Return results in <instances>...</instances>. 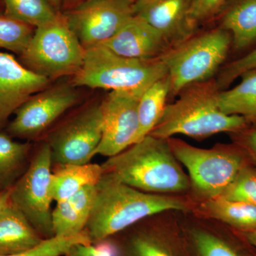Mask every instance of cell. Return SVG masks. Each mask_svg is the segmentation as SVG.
Masks as SVG:
<instances>
[{
  "mask_svg": "<svg viewBox=\"0 0 256 256\" xmlns=\"http://www.w3.org/2000/svg\"><path fill=\"white\" fill-rule=\"evenodd\" d=\"M186 202L169 195L146 193L104 173L85 232L98 245L148 217L168 210L186 212Z\"/></svg>",
  "mask_w": 256,
  "mask_h": 256,
  "instance_id": "cell-1",
  "label": "cell"
},
{
  "mask_svg": "<svg viewBox=\"0 0 256 256\" xmlns=\"http://www.w3.org/2000/svg\"><path fill=\"white\" fill-rule=\"evenodd\" d=\"M101 165L105 174L146 193H181L191 188L168 139L151 134Z\"/></svg>",
  "mask_w": 256,
  "mask_h": 256,
  "instance_id": "cell-2",
  "label": "cell"
},
{
  "mask_svg": "<svg viewBox=\"0 0 256 256\" xmlns=\"http://www.w3.org/2000/svg\"><path fill=\"white\" fill-rule=\"evenodd\" d=\"M218 92L216 82L210 80L185 88L178 100L166 104L159 122L149 134L162 139L180 134L206 138L240 130L247 120L222 112L218 106Z\"/></svg>",
  "mask_w": 256,
  "mask_h": 256,
  "instance_id": "cell-3",
  "label": "cell"
},
{
  "mask_svg": "<svg viewBox=\"0 0 256 256\" xmlns=\"http://www.w3.org/2000/svg\"><path fill=\"white\" fill-rule=\"evenodd\" d=\"M168 75V69L160 58H127L100 45L85 50L82 68L74 76L73 84L75 86L111 92H143Z\"/></svg>",
  "mask_w": 256,
  "mask_h": 256,
  "instance_id": "cell-4",
  "label": "cell"
},
{
  "mask_svg": "<svg viewBox=\"0 0 256 256\" xmlns=\"http://www.w3.org/2000/svg\"><path fill=\"white\" fill-rule=\"evenodd\" d=\"M232 42L228 32L217 28L170 47L160 57L168 69L170 94L210 80L226 58Z\"/></svg>",
  "mask_w": 256,
  "mask_h": 256,
  "instance_id": "cell-5",
  "label": "cell"
},
{
  "mask_svg": "<svg viewBox=\"0 0 256 256\" xmlns=\"http://www.w3.org/2000/svg\"><path fill=\"white\" fill-rule=\"evenodd\" d=\"M168 141L175 158L188 170L192 191L202 202L222 196L245 166L242 154L233 148L202 149L176 138Z\"/></svg>",
  "mask_w": 256,
  "mask_h": 256,
  "instance_id": "cell-6",
  "label": "cell"
},
{
  "mask_svg": "<svg viewBox=\"0 0 256 256\" xmlns=\"http://www.w3.org/2000/svg\"><path fill=\"white\" fill-rule=\"evenodd\" d=\"M85 50L69 28L64 15L35 28L21 54L26 68L52 80L75 76L82 68Z\"/></svg>",
  "mask_w": 256,
  "mask_h": 256,
  "instance_id": "cell-7",
  "label": "cell"
},
{
  "mask_svg": "<svg viewBox=\"0 0 256 256\" xmlns=\"http://www.w3.org/2000/svg\"><path fill=\"white\" fill-rule=\"evenodd\" d=\"M52 166V152L45 142L32 154L28 170L11 188L10 194V202L44 239L55 236L50 191Z\"/></svg>",
  "mask_w": 256,
  "mask_h": 256,
  "instance_id": "cell-8",
  "label": "cell"
},
{
  "mask_svg": "<svg viewBox=\"0 0 256 256\" xmlns=\"http://www.w3.org/2000/svg\"><path fill=\"white\" fill-rule=\"evenodd\" d=\"M100 104L82 109L50 133L46 141L57 166L90 163L102 138Z\"/></svg>",
  "mask_w": 256,
  "mask_h": 256,
  "instance_id": "cell-9",
  "label": "cell"
},
{
  "mask_svg": "<svg viewBox=\"0 0 256 256\" xmlns=\"http://www.w3.org/2000/svg\"><path fill=\"white\" fill-rule=\"evenodd\" d=\"M130 0H85L64 15L84 50L100 46L134 15Z\"/></svg>",
  "mask_w": 256,
  "mask_h": 256,
  "instance_id": "cell-10",
  "label": "cell"
},
{
  "mask_svg": "<svg viewBox=\"0 0 256 256\" xmlns=\"http://www.w3.org/2000/svg\"><path fill=\"white\" fill-rule=\"evenodd\" d=\"M78 99L75 86L60 84L47 87L18 108L8 126V132L15 138L35 139L75 106Z\"/></svg>",
  "mask_w": 256,
  "mask_h": 256,
  "instance_id": "cell-11",
  "label": "cell"
},
{
  "mask_svg": "<svg viewBox=\"0 0 256 256\" xmlns=\"http://www.w3.org/2000/svg\"><path fill=\"white\" fill-rule=\"evenodd\" d=\"M143 92L112 90L101 102L102 138L96 156L110 158L138 142V104Z\"/></svg>",
  "mask_w": 256,
  "mask_h": 256,
  "instance_id": "cell-12",
  "label": "cell"
},
{
  "mask_svg": "<svg viewBox=\"0 0 256 256\" xmlns=\"http://www.w3.org/2000/svg\"><path fill=\"white\" fill-rule=\"evenodd\" d=\"M114 256H188L181 230L134 224L105 242Z\"/></svg>",
  "mask_w": 256,
  "mask_h": 256,
  "instance_id": "cell-13",
  "label": "cell"
},
{
  "mask_svg": "<svg viewBox=\"0 0 256 256\" xmlns=\"http://www.w3.org/2000/svg\"><path fill=\"white\" fill-rule=\"evenodd\" d=\"M50 80L12 55L0 52V127L32 96L46 88Z\"/></svg>",
  "mask_w": 256,
  "mask_h": 256,
  "instance_id": "cell-14",
  "label": "cell"
},
{
  "mask_svg": "<svg viewBox=\"0 0 256 256\" xmlns=\"http://www.w3.org/2000/svg\"><path fill=\"white\" fill-rule=\"evenodd\" d=\"M192 0H136L133 12L156 28L170 47L193 35L188 23Z\"/></svg>",
  "mask_w": 256,
  "mask_h": 256,
  "instance_id": "cell-15",
  "label": "cell"
},
{
  "mask_svg": "<svg viewBox=\"0 0 256 256\" xmlns=\"http://www.w3.org/2000/svg\"><path fill=\"white\" fill-rule=\"evenodd\" d=\"M101 45L121 56L144 60L159 58L170 48L158 30L134 14Z\"/></svg>",
  "mask_w": 256,
  "mask_h": 256,
  "instance_id": "cell-16",
  "label": "cell"
},
{
  "mask_svg": "<svg viewBox=\"0 0 256 256\" xmlns=\"http://www.w3.org/2000/svg\"><path fill=\"white\" fill-rule=\"evenodd\" d=\"M45 239L11 202L0 213V256L22 254Z\"/></svg>",
  "mask_w": 256,
  "mask_h": 256,
  "instance_id": "cell-17",
  "label": "cell"
},
{
  "mask_svg": "<svg viewBox=\"0 0 256 256\" xmlns=\"http://www.w3.org/2000/svg\"><path fill=\"white\" fill-rule=\"evenodd\" d=\"M96 196V186H87L73 196L56 202L52 210L55 236L76 235L85 232Z\"/></svg>",
  "mask_w": 256,
  "mask_h": 256,
  "instance_id": "cell-18",
  "label": "cell"
},
{
  "mask_svg": "<svg viewBox=\"0 0 256 256\" xmlns=\"http://www.w3.org/2000/svg\"><path fill=\"white\" fill-rule=\"evenodd\" d=\"M104 171L102 165L88 163L57 166L50 178V191L58 202L73 196L87 186H96Z\"/></svg>",
  "mask_w": 256,
  "mask_h": 256,
  "instance_id": "cell-19",
  "label": "cell"
},
{
  "mask_svg": "<svg viewBox=\"0 0 256 256\" xmlns=\"http://www.w3.org/2000/svg\"><path fill=\"white\" fill-rule=\"evenodd\" d=\"M188 256H248L235 242L218 232L202 226L181 229Z\"/></svg>",
  "mask_w": 256,
  "mask_h": 256,
  "instance_id": "cell-20",
  "label": "cell"
},
{
  "mask_svg": "<svg viewBox=\"0 0 256 256\" xmlns=\"http://www.w3.org/2000/svg\"><path fill=\"white\" fill-rule=\"evenodd\" d=\"M200 212L212 220L238 229L242 233L256 230V206L246 202L218 197L202 202Z\"/></svg>",
  "mask_w": 256,
  "mask_h": 256,
  "instance_id": "cell-21",
  "label": "cell"
},
{
  "mask_svg": "<svg viewBox=\"0 0 256 256\" xmlns=\"http://www.w3.org/2000/svg\"><path fill=\"white\" fill-rule=\"evenodd\" d=\"M32 146L0 132V192L11 190L28 170Z\"/></svg>",
  "mask_w": 256,
  "mask_h": 256,
  "instance_id": "cell-22",
  "label": "cell"
},
{
  "mask_svg": "<svg viewBox=\"0 0 256 256\" xmlns=\"http://www.w3.org/2000/svg\"><path fill=\"white\" fill-rule=\"evenodd\" d=\"M228 32L236 50L256 40V0H238L224 15L220 28Z\"/></svg>",
  "mask_w": 256,
  "mask_h": 256,
  "instance_id": "cell-23",
  "label": "cell"
},
{
  "mask_svg": "<svg viewBox=\"0 0 256 256\" xmlns=\"http://www.w3.org/2000/svg\"><path fill=\"white\" fill-rule=\"evenodd\" d=\"M236 86L218 92V106L222 112L242 116L246 120H256V70L242 76Z\"/></svg>",
  "mask_w": 256,
  "mask_h": 256,
  "instance_id": "cell-24",
  "label": "cell"
},
{
  "mask_svg": "<svg viewBox=\"0 0 256 256\" xmlns=\"http://www.w3.org/2000/svg\"><path fill=\"white\" fill-rule=\"evenodd\" d=\"M169 95L170 82L168 75L153 82L143 92L138 104L140 132L138 142L148 136L159 122Z\"/></svg>",
  "mask_w": 256,
  "mask_h": 256,
  "instance_id": "cell-25",
  "label": "cell"
},
{
  "mask_svg": "<svg viewBox=\"0 0 256 256\" xmlns=\"http://www.w3.org/2000/svg\"><path fill=\"white\" fill-rule=\"evenodd\" d=\"M3 2L5 16L35 28L54 20L60 14L47 0H3Z\"/></svg>",
  "mask_w": 256,
  "mask_h": 256,
  "instance_id": "cell-26",
  "label": "cell"
},
{
  "mask_svg": "<svg viewBox=\"0 0 256 256\" xmlns=\"http://www.w3.org/2000/svg\"><path fill=\"white\" fill-rule=\"evenodd\" d=\"M31 25L8 16H0V48L22 54L35 28Z\"/></svg>",
  "mask_w": 256,
  "mask_h": 256,
  "instance_id": "cell-27",
  "label": "cell"
},
{
  "mask_svg": "<svg viewBox=\"0 0 256 256\" xmlns=\"http://www.w3.org/2000/svg\"><path fill=\"white\" fill-rule=\"evenodd\" d=\"M78 244H92L85 232L76 235L54 236L45 239L38 246L22 254L0 256H65Z\"/></svg>",
  "mask_w": 256,
  "mask_h": 256,
  "instance_id": "cell-28",
  "label": "cell"
},
{
  "mask_svg": "<svg viewBox=\"0 0 256 256\" xmlns=\"http://www.w3.org/2000/svg\"><path fill=\"white\" fill-rule=\"evenodd\" d=\"M220 197L256 206V170L244 166Z\"/></svg>",
  "mask_w": 256,
  "mask_h": 256,
  "instance_id": "cell-29",
  "label": "cell"
},
{
  "mask_svg": "<svg viewBox=\"0 0 256 256\" xmlns=\"http://www.w3.org/2000/svg\"><path fill=\"white\" fill-rule=\"evenodd\" d=\"M228 0H192L188 13V23L192 31L220 12Z\"/></svg>",
  "mask_w": 256,
  "mask_h": 256,
  "instance_id": "cell-30",
  "label": "cell"
},
{
  "mask_svg": "<svg viewBox=\"0 0 256 256\" xmlns=\"http://www.w3.org/2000/svg\"><path fill=\"white\" fill-rule=\"evenodd\" d=\"M252 70H256V48L225 67L216 82L218 89L228 86L235 79Z\"/></svg>",
  "mask_w": 256,
  "mask_h": 256,
  "instance_id": "cell-31",
  "label": "cell"
},
{
  "mask_svg": "<svg viewBox=\"0 0 256 256\" xmlns=\"http://www.w3.org/2000/svg\"><path fill=\"white\" fill-rule=\"evenodd\" d=\"M65 256H114L105 244H78L74 246Z\"/></svg>",
  "mask_w": 256,
  "mask_h": 256,
  "instance_id": "cell-32",
  "label": "cell"
},
{
  "mask_svg": "<svg viewBox=\"0 0 256 256\" xmlns=\"http://www.w3.org/2000/svg\"><path fill=\"white\" fill-rule=\"evenodd\" d=\"M246 144L252 152L256 164V130L249 133L246 137Z\"/></svg>",
  "mask_w": 256,
  "mask_h": 256,
  "instance_id": "cell-33",
  "label": "cell"
},
{
  "mask_svg": "<svg viewBox=\"0 0 256 256\" xmlns=\"http://www.w3.org/2000/svg\"><path fill=\"white\" fill-rule=\"evenodd\" d=\"M10 194H11V190L0 192V213L2 210H4V207L10 203Z\"/></svg>",
  "mask_w": 256,
  "mask_h": 256,
  "instance_id": "cell-34",
  "label": "cell"
},
{
  "mask_svg": "<svg viewBox=\"0 0 256 256\" xmlns=\"http://www.w3.org/2000/svg\"><path fill=\"white\" fill-rule=\"evenodd\" d=\"M242 234H244L246 242L256 250V230Z\"/></svg>",
  "mask_w": 256,
  "mask_h": 256,
  "instance_id": "cell-35",
  "label": "cell"
},
{
  "mask_svg": "<svg viewBox=\"0 0 256 256\" xmlns=\"http://www.w3.org/2000/svg\"><path fill=\"white\" fill-rule=\"evenodd\" d=\"M54 8L58 12L60 6L63 4V0H47Z\"/></svg>",
  "mask_w": 256,
  "mask_h": 256,
  "instance_id": "cell-36",
  "label": "cell"
},
{
  "mask_svg": "<svg viewBox=\"0 0 256 256\" xmlns=\"http://www.w3.org/2000/svg\"><path fill=\"white\" fill-rule=\"evenodd\" d=\"M78 1V0H63V2L66 3H72Z\"/></svg>",
  "mask_w": 256,
  "mask_h": 256,
  "instance_id": "cell-37",
  "label": "cell"
},
{
  "mask_svg": "<svg viewBox=\"0 0 256 256\" xmlns=\"http://www.w3.org/2000/svg\"><path fill=\"white\" fill-rule=\"evenodd\" d=\"M130 1H132V2H133L136 1V0H130Z\"/></svg>",
  "mask_w": 256,
  "mask_h": 256,
  "instance_id": "cell-38",
  "label": "cell"
}]
</instances>
